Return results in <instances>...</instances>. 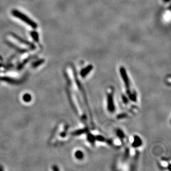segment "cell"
<instances>
[{
	"label": "cell",
	"instance_id": "5",
	"mask_svg": "<svg viewBox=\"0 0 171 171\" xmlns=\"http://www.w3.org/2000/svg\"><path fill=\"white\" fill-rule=\"evenodd\" d=\"M75 156L78 159H81L83 156V154L80 151H77L75 154Z\"/></svg>",
	"mask_w": 171,
	"mask_h": 171
},
{
	"label": "cell",
	"instance_id": "6",
	"mask_svg": "<svg viewBox=\"0 0 171 171\" xmlns=\"http://www.w3.org/2000/svg\"><path fill=\"white\" fill-rule=\"evenodd\" d=\"M32 36H33V39H34L36 41H38V34L36 33V32H33L32 33Z\"/></svg>",
	"mask_w": 171,
	"mask_h": 171
},
{
	"label": "cell",
	"instance_id": "1",
	"mask_svg": "<svg viewBox=\"0 0 171 171\" xmlns=\"http://www.w3.org/2000/svg\"><path fill=\"white\" fill-rule=\"evenodd\" d=\"M12 13L14 17H17L18 19H20L22 21L24 22L28 26H30L32 28H36L37 27V24L34 22L29 17H27L25 14L20 12V11L16 10V9L12 11Z\"/></svg>",
	"mask_w": 171,
	"mask_h": 171
},
{
	"label": "cell",
	"instance_id": "3",
	"mask_svg": "<svg viewBox=\"0 0 171 171\" xmlns=\"http://www.w3.org/2000/svg\"><path fill=\"white\" fill-rule=\"evenodd\" d=\"M93 69V66L92 65H89L88 67H86V68L84 69L83 70H81V76L82 77H86V76L89 73L90 71L92 70Z\"/></svg>",
	"mask_w": 171,
	"mask_h": 171
},
{
	"label": "cell",
	"instance_id": "4",
	"mask_svg": "<svg viewBox=\"0 0 171 171\" xmlns=\"http://www.w3.org/2000/svg\"><path fill=\"white\" fill-rule=\"evenodd\" d=\"M141 139L137 136L135 137V140H134L133 143V146H134L135 147H138V146L141 145Z\"/></svg>",
	"mask_w": 171,
	"mask_h": 171
},
{
	"label": "cell",
	"instance_id": "2",
	"mask_svg": "<svg viewBox=\"0 0 171 171\" xmlns=\"http://www.w3.org/2000/svg\"><path fill=\"white\" fill-rule=\"evenodd\" d=\"M107 107L108 110L111 112L114 111L115 107L113 101V95L112 93H109L107 95Z\"/></svg>",
	"mask_w": 171,
	"mask_h": 171
}]
</instances>
